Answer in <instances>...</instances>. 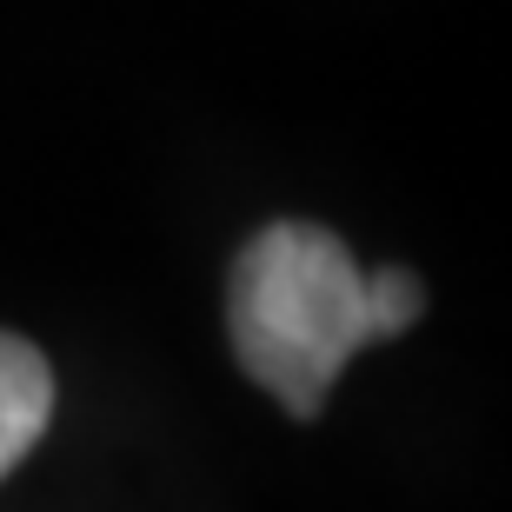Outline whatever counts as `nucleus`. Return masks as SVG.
I'll return each mask as SVG.
<instances>
[{"mask_svg":"<svg viewBox=\"0 0 512 512\" xmlns=\"http://www.w3.org/2000/svg\"><path fill=\"white\" fill-rule=\"evenodd\" d=\"M227 333L247 380L293 419H320L346 360L380 340L366 266L340 233L273 220L240 247L227 280Z\"/></svg>","mask_w":512,"mask_h":512,"instance_id":"f257e3e1","label":"nucleus"},{"mask_svg":"<svg viewBox=\"0 0 512 512\" xmlns=\"http://www.w3.org/2000/svg\"><path fill=\"white\" fill-rule=\"evenodd\" d=\"M366 300H373L380 340H393V333H406V326L426 313V286H419L406 266H380V273H366Z\"/></svg>","mask_w":512,"mask_h":512,"instance_id":"7ed1b4c3","label":"nucleus"},{"mask_svg":"<svg viewBox=\"0 0 512 512\" xmlns=\"http://www.w3.org/2000/svg\"><path fill=\"white\" fill-rule=\"evenodd\" d=\"M54 419V366L34 340L0 333V479L40 446Z\"/></svg>","mask_w":512,"mask_h":512,"instance_id":"f03ea898","label":"nucleus"}]
</instances>
